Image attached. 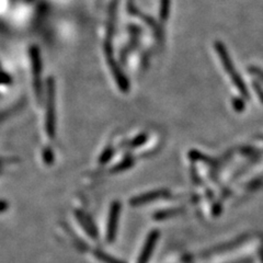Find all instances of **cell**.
<instances>
[{"instance_id":"1","label":"cell","mask_w":263,"mask_h":263,"mask_svg":"<svg viewBox=\"0 0 263 263\" xmlns=\"http://www.w3.org/2000/svg\"><path fill=\"white\" fill-rule=\"evenodd\" d=\"M47 109H46V133L47 135L54 138L55 136V87L54 80L51 78L48 80V88H47Z\"/></svg>"},{"instance_id":"2","label":"cell","mask_w":263,"mask_h":263,"mask_svg":"<svg viewBox=\"0 0 263 263\" xmlns=\"http://www.w3.org/2000/svg\"><path fill=\"white\" fill-rule=\"evenodd\" d=\"M120 211H121L120 203L119 202L112 203L111 209H110V214H109L108 228H106V240H108V242H112L115 240V236H117V230H118V224H119Z\"/></svg>"},{"instance_id":"3","label":"cell","mask_w":263,"mask_h":263,"mask_svg":"<svg viewBox=\"0 0 263 263\" xmlns=\"http://www.w3.org/2000/svg\"><path fill=\"white\" fill-rule=\"evenodd\" d=\"M158 238H159V233L157 232V230H154V232H152L149 235H148L147 239L144 243L143 249H142L141 256H139V258L137 260V263H147L148 262V260H149L152 257V253L155 249V245H156V242H157Z\"/></svg>"},{"instance_id":"4","label":"cell","mask_w":263,"mask_h":263,"mask_svg":"<svg viewBox=\"0 0 263 263\" xmlns=\"http://www.w3.org/2000/svg\"><path fill=\"white\" fill-rule=\"evenodd\" d=\"M31 62H32V72H33V80H34V87L36 90L37 96L41 95V81H40V73H41V62H40V54L37 47H32L31 49Z\"/></svg>"},{"instance_id":"5","label":"cell","mask_w":263,"mask_h":263,"mask_svg":"<svg viewBox=\"0 0 263 263\" xmlns=\"http://www.w3.org/2000/svg\"><path fill=\"white\" fill-rule=\"evenodd\" d=\"M168 196V191L166 190H157L147 194H143L141 196H136L133 200H130L132 205H141L145 203H149L151 201H154L156 199H161V197Z\"/></svg>"},{"instance_id":"6","label":"cell","mask_w":263,"mask_h":263,"mask_svg":"<svg viewBox=\"0 0 263 263\" xmlns=\"http://www.w3.org/2000/svg\"><path fill=\"white\" fill-rule=\"evenodd\" d=\"M95 256H96L99 260L104 262V263H124V262L119 260V259H117V258H113V257L109 256L108 253H105V252H103V251H101V250H97V251L95 252Z\"/></svg>"},{"instance_id":"7","label":"cell","mask_w":263,"mask_h":263,"mask_svg":"<svg viewBox=\"0 0 263 263\" xmlns=\"http://www.w3.org/2000/svg\"><path fill=\"white\" fill-rule=\"evenodd\" d=\"M170 0H161L160 3V19L162 22L168 20Z\"/></svg>"},{"instance_id":"8","label":"cell","mask_w":263,"mask_h":263,"mask_svg":"<svg viewBox=\"0 0 263 263\" xmlns=\"http://www.w3.org/2000/svg\"><path fill=\"white\" fill-rule=\"evenodd\" d=\"M77 216H78V219L80 220V223L82 224V226H84L85 229L88 232V234H90L93 238H96V230H95L92 224L90 223V220H88L86 217L82 216L81 214H78Z\"/></svg>"}]
</instances>
